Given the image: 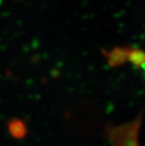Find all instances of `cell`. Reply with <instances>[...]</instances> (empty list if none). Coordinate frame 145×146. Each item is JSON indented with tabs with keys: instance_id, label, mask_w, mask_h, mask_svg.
I'll use <instances>...</instances> for the list:
<instances>
[]
</instances>
